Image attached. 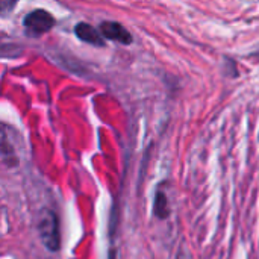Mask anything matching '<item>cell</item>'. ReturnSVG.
I'll list each match as a JSON object with an SVG mask.
<instances>
[{"label": "cell", "instance_id": "6da1fadb", "mask_svg": "<svg viewBox=\"0 0 259 259\" xmlns=\"http://www.w3.org/2000/svg\"><path fill=\"white\" fill-rule=\"evenodd\" d=\"M38 235L44 247L50 252H58L61 249V231H59V220L58 215L50 211L44 209L38 217Z\"/></svg>", "mask_w": 259, "mask_h": 259}, {"label": "cell", "instance_id": "7a4b0ae2", "mask_svg": "<svg viewBox=\"0 0 259 259\" xmlns=\"http://www.w3.org/2000/svg\"><path fill=\"white\" fill-rule=\"evenodd\" d=\"M24 26L29 29L30 33H35V35H41L47 30H50L55 24V18L52 14H49L47 11L44 9H36V11H32L30 14H27L24 17Z\"/></svg>", "mask_w": 259, "mask_h": 259}, {"label": "cell", "instance_id": "3957f363", "mask_svg": "<svg viewBox=\"0 0 259 259\" xmlns=\"http://www.w3.org/2000/svg\"><path fill=\"white\" fill-rule=\"evenodd\" d=\"M100 32H102V36H105L106 39H111V41H115V42H121V44H131L132 42V35L120 23L105 21L100 26Z\"/></svg>", "mask_w": 259, "mask_h": 259}, {"label": "cell", "instance_id": "277c9868", "mask_svg": "<svg viewBox=\"0 0 259 259\" xmlns=\"http://www.w3.org/2000/svg\"><path fill=\"white\" fill-rule=\"evenodd\" d=\"M74 33L79 39L93 44V46H103V36L88 23H79L74 27Z\"/></svg>", "mask_w": 259, "mask_h": 259}, {"label": "cell", "instance_id": "5b68a950", "mask_svg": "<svg viewBox=\"0 0 259 259\" xmlns=\"http://www.w3.org/2000/svg\"><path fill=\"white\" fill-rule=\"evenodd\" d=\"M155 214L159 219H165L168 215V206H167V199L162 193H158L155 197V206H153Z\"/></svg>", "mask_w": 259, "mask_h": 259}, {"label": "cell", "instance_id": "8992f818", "mask_svg": "<svg viewBox=\"0 0 259 259\" xmlns=\"http://www.w3.org/2000/svg\"><path fill=\"white\" fill-rule=\"evenodd\" d=\"M17 2L18 0H0V15L6 14L8 11H11L17 5Z\"/></svg>", "mask_w": 259, "mask_h": 259}, {"label": "cell", "instance_id": "52a82bcc", "mask_svg": "<svg viewBox=\"0 0 259 259\" xmlns=\"http://www.w3.org/2000/svg\"><path fill=\"white\" fill-rule=\"evenodd\" d=\"M176 259H191V258H190V255H188L185 250H181V252H179V255L176 256Z\"/></svg>", "mask_w": 259, "mask_h": 259}]
</instances>
